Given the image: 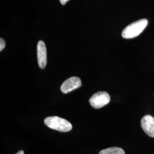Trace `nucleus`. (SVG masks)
I'll return each mask as SVG.
<instances>
[{
  "mask_svg": "<svg viewBox=\"0 0 154 154\" xmlns=\"http://www.w3.org/2000/svg\"><path fill=\"white\" fill-rule=\"evenodd\" d=\"M148 25V20L146 19L139 20L128 25L123 30L122 35L123 38L130 39L135 38L143 32Z\"/></svg>",
  "mask_w": 154,
  "mask_h": 154,
  "instance_id": "1",
  "label": "nucleus"
},
{
  "mask_svg": "<svg viewBox=\"0 0 154 154\" xmlns=\"http://www.w3.org/2000/svg\"><path fill=\"white\" fill-rule=\"evenodd\" d=\"M44 122L48 127L60 132H68L72 129V125L69 122L58 116L47 117Z\"/></svg>",
  "mask_w": 154,
  "mask_h": 154,
  "instance_id": "2",
  "label": "nucleus"
},
{
  "mask_svg": "<svg viewBox=\"0 0 154 154\" xmlns=\"http://www.w3.org/2000/svg\"><path fill=\"white\" fill-rule=\"evenodd\" d=\"M110 101V95L105 91H99L94 94L89 99L90 104L96 109L103 107L107 105Z\"/></svg>",
  "mask_w": 154,
  "mask_h": 154,
  "instance_id": "3",
  "label": "nucleus"
},
{
  "mask_svg": "<svg viewBox=\"0 0 154 154\" xmlns=\"http://www.w3.org/2000/svg\"><path fill=\"white\" fill-rule=\"evenodd\" d=\"M82 83L79 78L72 77L66 79L62 84L61 86V91L64 94H67L72 90L79 88L81 86Z\"/></svg>",
  "mask_w": 154,
  "mask_h": 154,
  "instance_id": "4",
  "label": "nucleus"
},
{
  "mask_svg": "<svg viewBox=\"0 0 154 154\" xmlns=\"http://www.w3.org/2000/svg\"><path fill=\"white\" fill-rule=\"evenodd\" d=\"M143 131L150 137H154V118L149 115L143 116L141 120Z\"/></svg>",
  "mask_w": 154,
  "mask_h": 154,
  "instance_id": "5",
  "label": "nucleus"
},
{
  "mask_svg": "<svg viewBox=\"0 0 154 154\" xmlns=\"http://www.w3.org/2000/svg\"><path fill=\"white\" fill-rule=\"evenodd\" d=\"M37 59L39 66L44 69L47 64V51L43 41H39L37 45Z\"/></svg>",
  "mask_w": 154,
  "mask_h": 154,
  "instance_id": "6",
  "label": "nucleus"
},
{
  "mask_svg": "<svg viewBox=\"0 0 154 154\" xmlns=\"http://www.w3.org/2000/svg\"><path fill=\"white\" fill-rule=\"evenodd\" d=\"M99 154H125L124 150L119 147H111L102 150Z\"/></svg>",
  "mask_w": 154,
  "mask_h": 154,
  "instance_id": "7",
  "label": "nucleus"
},
{
  "mask_svg": "<svg viewBox=\"0 0 154 154\" xmlns=\"http://www.w3.org/2000/svg\"><path fill=\"white\" fill-rule=\"evenodd\" d=\"M6 43L4 39L1 38L0 39V51H1L5 47Z\"/></svg>",
  "mask_w": 154,
  "mask_h": 154,
  "instance_id": "8",
  "label": "nucleus"
},
{
  "mask_svg": "<svg viewBox=\"0 0 154 154\" xmlns=\"http://www.w3.org/2000/svg\"><path fill=\"white\" fill-rule=\"evenodd\" d=\"M60 2L62 5H65V4H66V2H68L69 0H60Z\"/></svg>",
  "mask_w": 154,
  "mask_h": 154,
  "instance_id": "9",
  "label": "nucleus"
},
{
  "mask_svg": "<svg viewBox=\"0 0 154 154\" xmlns=\"http://www.w3.org/2000/svg\"><path fill=\"white\" fill-rule=\"evenodd\" d=\"M16 154H24V152H23V151H22V150H21V151H18L17 153H16Z\"/></svg>",
  "mask_w": 154,
  "mask_h": 154,
  "instance_id": "10",
  "label": "nucleus"
}]
</instances>
